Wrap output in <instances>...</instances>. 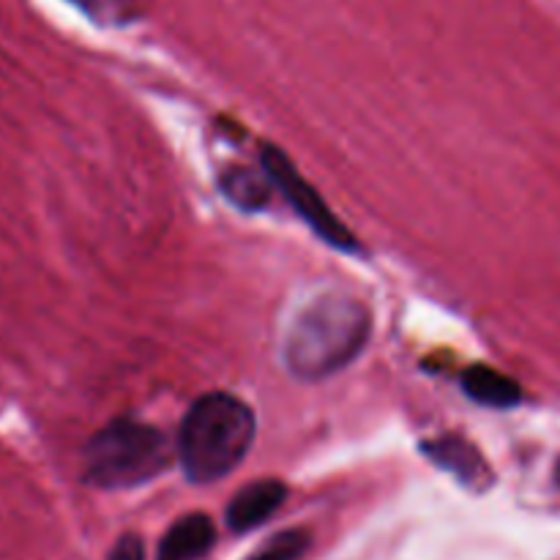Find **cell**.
Wrapping results in <instances>:
<instances>
[{"instance_id":"6da1fadb","label":"cell","mask_w":560,"mask_h":560,"mask_svg":"<svg viewBox=\"0 0 560 560\" xmlns=\"http://www.w3.org/2000/svg\"><path fill=\"white\" fill-rule=\"evenodd\" d=\"M372 337V312L339 290L306 301L290 320L282 342L284 370L301 383H320L348 370Z\"/></svg>"},{"instance_id":"7a4b0ae2","label":"cell","mask_w":560,"mask_h":560,"mask_svg":"<svg viewBox=\"0 0 560 560\" xmlns=\"http://www.w3.org/2000/svg\"><path fill=\"white\" fill-rule=\"evenodd\" d=\"M255 438L257 419L249 405L228 392H211L186 410L175 454L191 485H213L244 463Z\"/></svg>"},{"instance_id":"3957f363","label":"cell","mask_w":560,"mask_h":560,"mask_svg":"<svg viewBox=\"0 0 560 560\" xmlns=\"http://www.w3.org/2000/svg\"><path fill=\"white\" fill-rule=\"evenodd\" d=\"M173 459L175 443L159 427L115 419L85 443L82 479L98 490H135L159 479Z\"/></svg>"},{"instance_id":"277c9868","label":"cell","mask_w":560,"mask_h":560,"mask_svg":"<svg viewBox=\"0 0 560 560\" xmlns=\"http://www.w3.org/2000/svg\"><path fill=\"white\" fill-rule=\"evenodd\" d=\"M260 164L268 173V178H271L273 189L288 200V206L304 219L306 228H310L323 244H328L337 252H345V255H361V244L355 241V235L350 233L348 224L339 222V217L328 208V202L323 200L320 191L295 170V164L290 162V156L282 148L262 145Z\"/></svg>"},{"instance_id":"5b68a950","label":"cell","mask_w":560,"mask_h":560,"mask_svg":"<svg viewBox=\"0 0 560 560\" xmlns=\"http://www.w3.org/2000/svg\"><path fill=\"white\" fill-rule=\"evenodd\" d=\"M421 454L430 459L432 465H438L441 470L452 474L454 479L463 487H468L470 492H487L495 485V476H492L490 463L481 457L479 448L463 435H441L430 438V441L421 443Z\"/></svg>"},{"instance_id":"8992f818","label":"cell","mask_w":560,"mask_h":560,"mask_svg":"<svg viewBox=\"0 0 560 560\" xmlns=\"http://www.w3.org/2000/svg\"><path fill=\"white\" fill-rule=\"evenodd\" d=\"M284 501H288V487L279 479L249 481L228 503V512H224L228 528L233 534H249V530L268 523L284 506Z\"/></svg>"},{"instance_id":"52a82bcc","label":"cell","mask_w":560,"mask_h":560,"mask_svg":"<svg viewBox=\"0 0 560 560\" xmlns=\"http://www.w3.org/2000/svg\"><path fill=\"white\" fill-rule=\"evenodd\" d=\"M459 386H463L465 397L474 399L481 408L509 410L523 402V386L514 377L487 364H474L459 372Z\"/></svg>"},{"instance_id":"ba28073f","label":"cell","mask_w":560,"mask_h":560,"mask_svg":"<svg viewBox=\"0 0 560 560\" xmlns=\"http://www.w3.org/2000/svg\"><path fill=\"white\" fill-rule=\"evenodd\" d=\"M217 541V528H213L208 514H186L178 523L170 525L159 545L156 560H197L206 556Z\"/></svg>"},{"instance_id":"9c48e42d","label":"cell","mask_w":560,"mask_h":560,"mask_svg":"<svg viewBox=\"0 0 560 560\" xmlns=\"http://www.w3.org/2000/svg\"><path fill=\"white\" fill-rule=\"evenodd\" d=\"M219 191L238 211L255 213L271 202L273 184L266 170H252L244 167V164H233V167H228L219 175Z\"/></svg>"},{"instance_id":"30bf717a","label":"cell","mask_w":560,"mask_h":560,"mask_svg":"<svg viewBox=\"0 0 560 560\" xmlns=\"http://www.w3.org/2000/svg\"><path fill=\"white\" fill-rule=\"evenodd\" d=\"M312 539L310 530L304 528H290L282 530V534L271 536L262 547H257L246 560H299L306 556Z\"/></svg>"},{"instance_id":"8fae6325","label":"cell","mask_w":560,"mask_h":560,"mask_svg":"<svg viewBox=\"0 0 560 560\" xmlns=\"http://www.w3.org/2000/svg\"><path fill=\"white\" fill-rule=\"evenodd\" d=\"M93 22L107 27H124L137 20V9L131 0H69Z\"/></svg>"},{"instance_id":"7c38bea8","label":"cell","mask_w":560,"mask_h":560,"mask_svg":"<svg viewBox=\"0 0 560 560\" xmlns=\"http://www.w3.org/2000/svg\"><path fill=\"white\" fill-rule=\"evenodd\" d=\"M107 560H145V547H142V539L135 534L120 536L118 545L113 547Z\"/></svg>"},{"instance_id":"4fadbf2b","label":"cell","mask_w":560,"mask_h":560,"mask_svg":"<svg viewBox=\"0 0 560 560\" xmlns=\"http://www.w3.org/2000/svg\"><path fill=\"white\" fill-rule=\"evenodd\" d=\"M556 476H558V485H560V463H558V470H556Z\"/></svg>"}]
</instances>
